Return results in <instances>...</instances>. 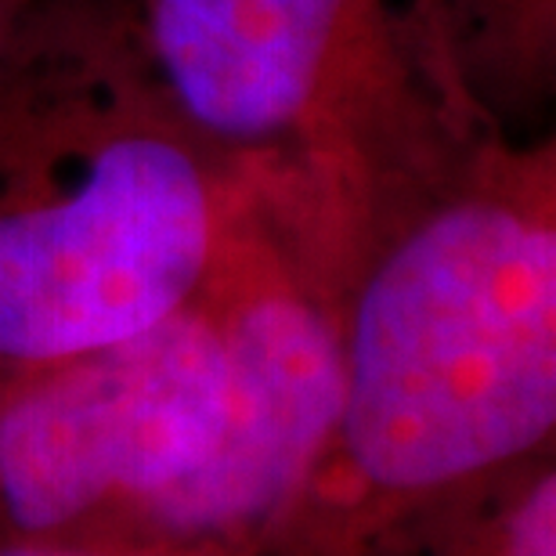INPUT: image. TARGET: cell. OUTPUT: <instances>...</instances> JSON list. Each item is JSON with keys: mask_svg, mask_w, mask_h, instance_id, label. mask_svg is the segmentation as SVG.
Returning <instances> with one entry per match:
<instances>
[{"mask_svg": "<svg viewBox=\"0 0 556 556\" xmlns=\"http://www.w3.org/2000/svg\"><path fill=\"white\" fill-rule=\"evenodd\" d=\"M33 11H37V0H0V73H4L11 54H15Z\"/></svg>", "mask_w": 556, "mask_h": 556, "instance_id": "cell-9", "label": "cell"}, {"mask_svg": "<svg viewBox=\"0 0 556 556\" xmlns=\"http://www.w3.org/2000/svg\"><path fill=\"white\" fill-rule=\"evenodd\" d=\"M247 188L109 0H37L0 73V383L192 304Z\"/></svg>", "mask_w": 556, "mask_h": 556, "instance_id": "cell-2", "label": "cell"}, {"mask_svg": "<svg viewBox=\"0 0 556 556\" xmlns=\"http://www.w3.org/2000/svg\"><path fill=\"white\" fill-rule=\"evenodd\" d=\"M155 91L337 275L372 220L506 130L441 0H109Z\"/></svg>", "mask_w": 556, "mask_h": 556, "instance_id": "cell-3", "label": "cell"}, {"mask_svg": "<svg viewBox=\"0 0 556 556\" xmlns=\"http://www.w3.org/2000/svg\"><path fill=\"white\" fill-rule=\"evenodd\" d=\"M0 556H188V553H144L113 546H73V542H26L0 535Z\"/></svg>", "mask_w": 556, "mask_h": 556, "instance_id": "cell-8", "label": "cell"}, {"mask_svg": "<svg viewBox=\"0 0 556 556\" xmlns=\"http://www.w3.org/2000/svg\"><path fill=\"white\" fill-rule=\"evenodd\" d=\"M225 348L195 293L160 326L0 383V535L91 542L203 459Z\"/></svg>", "mask_w": 556, "mask_h": 556, "instance_id": "cell-5", "label": "cell"}, {"mask_svg": "<svg viewBox=\"0 0 556 556\" xmlns=\"http://www.w3.org/2000/svg\"><path fill=\"white\" fill-rule=\"evenodd\" d=\"M362 556H556L553 455L427 506Z\"/></svg>", "mask_w": 556, "mask_h": 556, "instance_id": "cell-6", "label": "cell"}, {"mask_svg": "<svg viewBox=\"0 0 556 556\" xmlns=\"http://www.w3.org/2000/svg\"><path fill=\"white\" fill-rule=\"evenodd\" d=\"M225 348V405L185 477L73 546L271 556L326 459L343 397L340 286L250 181L203 282Z\"/></svg>", "mask_w": 556, "mask_h": 556, "instance_id": "cell-4", "label": "cell"}, {"mask_svg": "<svg viewBox=\"0 0 556 556\" xmlns=\"http://www.w3.org/2000/svg\"><path fill=\"white\" fill-rule=\"evenodd\" d=\"M466 80L506 127L514 109L542 102L556 70V0H441Z\"/></svg>", "mask_w": 556, "mask_h": 556, "instance_id": "cell-7", "label": "cell"}, {"mask_svg": "<svg viewBox=\"0 0 556 556\" xmlns=\"http://www.w3.org/2000/svg\"><path fill=\"white\" fill-rule=\"evenodd\" d=\"M343 397L271 556H362L553 455L556 144L488 135L387 206L340 289Z\"/></svg>", "mask_w": 556, "mask_h": 556, "instance_id": "cell-1", "label": "cell"}]
</instances>
